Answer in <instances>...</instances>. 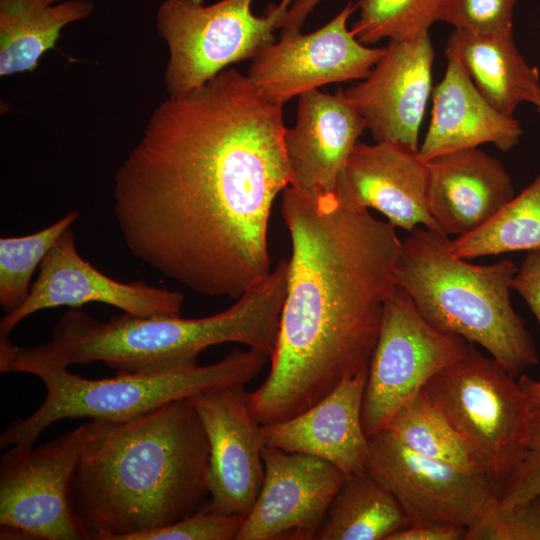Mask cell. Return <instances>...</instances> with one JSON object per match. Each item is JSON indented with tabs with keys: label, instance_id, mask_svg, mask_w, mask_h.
I'll return each instance as SVG.
<instances>
[{
	"label": "cell",
	"instance_id": "cell-5",
	"mask_svg": "<svg viewBox=\"0 0 540 540\" xmlns=\"http://www.w3.org/2000/svg\"><path fill=\"white\" fill-rule=\"evenodd\" d=\"M517 269L509 259L469 263L452 253L447 235L416 227L402 241L398 284L432 327L479 344L519 378L539 358L510 299Z\"/></svg>",
	"mask_w": 540,
	"mask_h": 540
},
{
	"label": "cell",
	"instance_id": "cell-14",
	"mask_svg": "<svg viewBox=\"0 0 540 540\" xmlns=\"http://www.w3.org/2000/svg\"><path fill=\"white\" fill-rule=\"evenodd\" d=\"M183 300L176 290L105 275L80 256L69 227L42 260L27 299L1 319L0 336L7 337L26 317L59 306L78 308L96 302L140 317L180 316Z\"/></svg>",
	"mask_w": 540,
	"mask_h": 540
},
{
	"label": "cell",
	"instance_id": "cell-33",
	"mask_svg": "<svg viewBox=\"0 0 540 540\" xmlns=\"http://www.w3.org/2000/svg\"><path fill=\"white\" fill-rule=\"evenodd\" d=\"M511 289L525 300L540 328V249L528 251L512 278Z\"/></svg>",
	"mask_w": 540,
	"mask_h": 540
},
{
	"label": "cell",
	"instance_id": "cell-34",
	"mask_svg": "<svg viewBox=\"0 0 540 540\" xmlns=\"http://www.w3.org/2000/svg\"><path fill=\"white\" fill-rule=\"evenodd\" d=\"M467 528L447 524H410L387 540H465Z\"/></svg>",
	"mask_w": 540,
	"mask_h": 540
},
{
	"label": "cell",
	"instance_id": "cell-29",
	"mask_svg": "<svg viewBox=\"0 0 540 540\" xmlns=\"http://www.w3.org/2000/svg\"><path fill=\"white\" fill-rule=\"evenodd\" d=\"M465 540H540V495L511 505L498 501Z\"/></svg>",
	"mask_w": 540,
	"mask_h": 540
},
{
	"label": "cell",
	"instance_id": "cell-19",
	"mask_svg": "<svg viewBox=\"0 0 540 540\" xmlns=\"http://www.w3.org/2000/svg\"><path fill=\"white\" fill-rule=\"evenodd\" d=\"M367 373L346 379L294 417L262 425L265 445L320 458L348 475L364 470L369 444L362 424Z\"/></svg>",
	"mask_w": 540,
	"mask_h": 540
},
{
	"label": "cell",
	"instance_id": "cell-32",
	"mask_svg": "<svg viewBox=\"0 0 540 540\" xmlns=\"http://www.w3.org/2000/svg\"><path fill=\"white\" fill-rule=\"evenodd\" d=\"M540 495V404L530 412L525 449L499 489L505 505L527 501Z\"/></svg>",
	"mask_w": 540,
	"mask_h": 540
},
{
	"label": "cell",
	"instance_id": "cell-22",
	"mask_svg": "<svg viewBox=\"0 0 540 540\" xmlns=\"http://www.w3.org/2000/svg\"><path fill=\"white\" fill-rule=\"evenodd\" d=\"M445 56L461 64L478 91L502 114L513 117L524 102L536 106L539 71L517 49L513 31L477 33L454 28Z\"/></svg>",
	"mask_w": 540,
	"mask_h": 540
},
{
	"label": "cell",
	"instance_id": "cell-23",
	"mask_svg": "<svg viewBox=\"0 0 540 540\" xmlns=\"http://www.w3.org/2000/svg\"><path fill=\"white\" fill-rule=\"evenodd\" d=\"M93 10L89 0H0V76L34 71L61 30Z\"/></svg>",
	"mask_w": 540,
	"mask_h": 540
},
{
	"label": "cell",
	"instance_id": "cell-21",
	"mask_svg": "<svg viewBox=\"0 0 540 540\" xmlns=\"http://www.w3.org/2000/svg\"><path fill=\"white\" fill-rule=\"evenodd\" d=\"M432 100L430 124L418 151L425 162L484 143L506 152L519 142V122L495 109L455 60H448L442 80L432 90Z\"/></svg>",
	"mask_w": 540,
	"mask_h": 540
},
{
	"label": "cell",
	"instance_id": "cell-30",
	"mask_svg": "<svg viewBox=\"0 0 540 540\" xmlns=\"http://www.w3.org/2000/svg\"><path fill=\"white\" fill-rule=\"evenodd\" d=\"M244 520L212 511L205 504L177 522L131 534L125 540H236Z\"/></svg>",
	"mask_w": 540,
	"mask_h": 540
},
{
	"label": "cell",
	"instance_id": "cell-18",
	"mask_svg": "<svg viewBox=\"0 0 540 540\" xmlns=\"http://www.w3.org/2000/svg\"><path fill=\"white\" fill-rule=\"evenodd\" d=\"M366 129L345 92L318 89L299 96L297 120L284 134L291 186L308 196L336 192L346 161Z\"/></svg>",
	"mask_w": 540,
	"mask_h": 540
},
{
	"label": "cell",
	"instance_id": "cell-9",
	"mask_svg": "<svg viewBox=\"0 0 540 540\" xmlns=\"http://www.w3.org/2000/svg\"><path fill=\"white\" fill-rule=\"evenodd\" d=\"M471 347L464 338L432 327L398 286L385 303L368 367L362 406L367 437L384 430L403 404Z\"/></svg>",
	"mask_w": 540,
	"mask_h": 540
},
{
	"label": "cell",
	"instance_id": "cell-28",
	"mask_svg": "<svg viewBox=\"0 0 540 540\" xmlns=\"http://www.w3.org/2000/svg\"><path fill=\"white\" fill-rule=\"evenodd\" d=\"M441 0H358L359 17L351 31L357 40L370 45L388 38L411 40L429 34L438 21Z\"/></svg>",
	"mask_w": 540,
	"mask_h": 540
},
{
	"label": "cell",
	"instance_id": "cell-15",
	"mask_svg": "<svg viewBox=\"0 0 540 540\" xmlns=\"http://www.w3.org/2000/svg\"><path fill=\"white\" fill-rule=\"evenodd\" d=\"M264 478L236 540H313L348 474L320 458L265 446Z\"/></svg>",
	"mask_w": 540,
	"mask_h": 540
},
{
	"label": "cell",
	"instance_id": "cell-27",
	"mask_svg": "<svg viewBox=\"0 0 540 540\" xmlns=\"http://www.w3.org/2000/svg\"><path fill=\"white\" fill-rule=\"evenodd\" d=\"M78 218V212L70 211L35 233L0 238V304L6 313L24 303L30 293V280L36 267Z\"/></svg>",
	"mask_w": 540,
	"mask_h": 540
},
{
	"label": "cell",
	"instance_id": "cell-11",
	"mask_svg": "<svg viewBox=\"0 0 540 540\" xmlns=\"http://www.w3.org/2000/svg\"><path fill=\"white\" fill-rule=\"evenodd\" d=\"M365 469L396 498L410 524L468 529L499 501L486 478L419 454L386 429L369 437Z\"/></svg>",
	"mask_w": 540,
	"mask_h": 540
},
{
	"label": "cell",
	"instance_id": "cell-24",
	"mask_svg": "<svg viewBox=\"0 0 540 540\" xmlns=\"http://www.w3.org/2000/svg\"><path fill=\"white\" fill-rule=\"evenodd\" d=\"M410 525L396 498L366 469L348 475L335 495L317 540H387Z\"/></svg>",
	"mask_w": 540,
	"mask_h": 540
},
{
	"label": "cell",
	"instance_id": "cell-26",
	"mask_svg": "<svg viewBox=\"0 0 540 540\" xmlns=\"http://www.w3.org/2000/svg\"><path fill=\"white\" fill-rule=\"evenodd\" d=\"M385 429L419 454L489 480L446 419L426 398L422 389L400 407Z\"/></svg>",
	"mask_w": 540,
	"mask_h": 540
},
{
	"label": "cell",
	"instance_id": "cell-13",
	"mask_svg": "<svg viewBox=\"0 0 540 540\" xmlns=\"http://www.w3.org/2000/svg\"><path fill=\"white\" fill-rule=\"evenodd\" d=\"M209 444L206 506L246 517L264 478L261 424L253 416L244 385L199 392L190 398Z\"/></svg>",
	"mask_w": 540,
	"mask_h": 540
},
{
	"label": "cell",
	"instance_id": "cell-2",
	"mask_svg": "<svg viewBox=\"0 0 540 540\" xmlns=\"http://www.w3.org/2000/svg\"><path fill=\"white\" fill-rule=\"evenodd\" d=\"M281 212L291 240L286 298L270 371L248 392L261 425L298 415L368 371L399 286L402 241L369 209L288 186Z\"/></svg>",
	"mask_w": 540,
	"mask_h": 540
},
{
	"label": "cell",
	"instance_id": "cell-37",
	"mask_svg": "<svg viewBox=\"0 0 540 540\" xmlns=\"http://www.w3.org/2000/svg\"><path fill=\"white\" fill-rule=\"evenodd\" d=\"M536 107L540 110V97H539V99H538V102H537V104H536Z\"/></svg>",
	"mask_w": 540,
	"mask_h": 540
},
{
	"label": "cell",
	"instance_id": "cell-8",
	"mask_svg": "<svg viewBox=\"0 0 540 540\" xmlns=\"http://www.w3.org/2000/svg\"><path fill=\"white\" fill-rule=\"evenodd\" d=\"M254 0H165L156 12V30L169 58L163 79L168 96L201 87L229 65L255 58L275 42L273 32L293 2L270 4L262 16Z\"/></svg>",
	"mask_w": 540,
	"mask_h": 540
},
{
	"label": "cell",
	"instance_id": "cell-31",
	"mask_svg": "<svg viewBox=\"0 0 540 540\" xmlns=\"http://www.w3.org/2000/svg\"><path fill=\"white\" fill-rule=\"evenodd\" d=\"M518 0H441L438 21L477 33L513 31Z\"/></svg>",
	"mask_w": 540,
	"mask_h": 540
},
{
	"label": "cell",
	"instance_id": "cell-7",
	"mask_svg": "<svg viewBox=\"0 0 540 540\" xmlns=\"http://www.w3.org/2000/svg\"><path fill=\"white\" fill-rule=\"evenodd\" d=\"M422 391L499 492L528 434L531 409L518 378L472 346Z\"/></svg>",
	"mask_w": 540,
	"mask_h": 540
},
{
	"label": "cell",
	"instance_id": "cell-17",
	"mask_svg": "<svg viewBox=\"0 0 540 540\" xmlns=\"http://www.w3.org/2000/svg\"><path fill=\"white\" fill-rule=\"evenodd\" d=\"M428 166L418 152L391 142H357L339 176L344 199L383 214L395 228L443 233L427 207Z\"/></svg>",
	"mask_w": 540,
	"mask_h": 540
},
{
	"label": "cell",
	"instance_id": "cell-25",
	"mask_svg": "<svg viewBox=\"0 0 540 540\" xmlns=\"http://www.w3.org/2000/svg\"><path fill=\"white\" fill-rule=\"evenodd\" d=\"M540 249V173L488 222L450 240V250L463 259Z\"/></svg>",
	"mask_w": 540,
	"mask_h": 540
},
{
	"label": "cell",
	"instance_id": "cell-4",
	"mask_svg": "<svg viewBox=\"0 0 540 540\" xmlns=\"http://www.w3.org/2000/svg\"><path fill=\"white\" fill-rule=\"evenodd\" d=\"M288 258L252 285L228 309L204 318L140 317L123 313L100 321L70 308L50 340L33 347L0 336V372L27 373L102 362L117 373L150 372L198 363L210 346L240 343L272 356L286 298Z\"/></svg>",
	"mask_w": 540,
	"mask_h": 540
},
{
	"label": "cell",
	"instance_id": "cell-3",
	"mask_svg": "<svg viewBox=\"0 0 540 540\" xmlns=\"http://www.w3.org/2000/svg\"><path fill=\"white\" fill-rule=\"evenodd\" d=\"M81 426L70 502L89 539L125 540L177 522L208 501L209 444L188 398Z\"/></svg>",
	"mask_w": 540,
	"mask_h": 540
},
{
	"label": "cell",
	"instance_id": "cell-6",
	"mask_svg": "<svg viewBox=\"0 0 540 540\" xmlns=\"http://www.w3.org/2000/svg\"><path fill=\"white\" fill-rule=\"evenodd\" d=\"M268 359L247 348L234 350L207 365L117 373L101 379L84 378L67 368L40 370L34 376L46 388L43 402L26 418L9 424L0 436V447L33 446L50 425L62 419H127L207 389L245 385L260 373Z\"/></svg>",
	"mask_w": 540,
	"mask_h": 540
},
{
	"label": "cell",
	"instance_id": "cell-36",
	"mask_svg": "<svg viewBox=\"0 0 540 540\" xmlns=\"http://www.w3.org/2000/svg\"><path fill=\"white\" fill-rule=\"evenodd\" d=\"M519 383L521 384L528 405L530 409L540 404V380H533L526 375H521L518 378Z\"/></svg>",
	"mask_w": 540,
	"mask_h": 540
},
{
	"label": "cell",
	"instance_id": "cell-16",
	"mask_svg": "<svg viewBox=\"0 0 540 540\" xmlns=\"http://www.w3.org/2000/svg\"><path fill=\"white\" fill-rule=\"evenodd\" d=\"M433 61L429 34L390 41L370 74L344 91L376 142L419 151V130L432 92Z\"/></svg>",
	"mask_w": 540,
	"mask_h": 540
},
{
	"label": "cell",
	"instance_id": "cell-20",
	"mask_svg": "<svg viewBox=\"0 0 540 540\" xmlns=\"http://www.w3.org/2000/svg\"><path fill=\"white\" fill-rule=\"evenodd\" d=\"M427 166V207L447 236L473 232L515 197L505 167L478 147L439 155Z\"/></svg>",
	"mask_w": 540,
	"mask_h": 540
},
{
	"label": "cell",
	"instance_id": "cell-35",
	"mask_svg": "<svg viewBox=\"0 0 540 540\" xmlns=\"http://www.w3.org/2000/svg\"><path fill=\"white\" fill-rule=\"evenodd\" d=\"M321 0H293L285 12L279 28L281 35L299 32L305 20Z\"/></svg>",
	"mask_w": 540,
	"mask_h": 540
},
{
	"label": "cell",
	"instance_id": "cell-10",
	"mask_svg": "<svg viewBox=\"0 0 540 540\" xmlns=\"http://www.w3.org/2000/svg\"><path fill=\"white\" fill-rule=\"evenodd\" d=\"M83 443L79 426L40 446H11L0 461V538L89 539L70 502Z\"/></svg>",
	"mask_w": 540,
	"mask_h": 540
},
{
	"label": "cell",
	"instance_id": "cell-1",
	"mask_svg": "<svg viewBox=\"0 0 540 540\" xmlns=\"http://www.w3.org/2000/svg\"><path fill=\"white\" fill-rule=\"evenodd\" d=\"M282 107L235 69L155 107L114 176L130 253L206 296L266 277L272 205L291 183Z\"/></svg>",
	"mask_w": 540,
	"mask_h": 540
},
{
	"label": "cell",
	"instance_id": "cell-12",
	"mask_svg": "<svg viewBox=\"0 0 540 540\" xmlns=\"http://www.w3.org/2000/svg\"><path fill=\"white\" fill-rule=\"evenodd\" d=\"M355 10L350 1L311 33L281 35L252 59L247 76L266 98L281 106L323 85L365 79L385 48L360 43L348 29Z\"/></svg>",
	"mask_w": 540,
	"mask_h": 540
}]
</instances>
